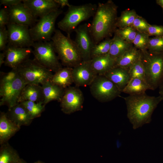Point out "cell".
Wrapping results in <instances>:
<instances>
[{
  "label": "cell",
  "mask_w": 163,
  "mask_h": 163,
  "mask_svg": "<svg viewBox=\"0 0 163 163\" xmlns=\"http://www.w3.org/2000/svg\"><path fill=\"white\" fill-rule=\"evenodd\" d=\"M147 50L152 53H163V36L149 38Z\"/></svg>",
  "instance_id": "cell-34"
},
{
  "label": "cell",
  "mask_w": 163,
  "mask_h": 163,
  "mask_svg": "<svg viewBox=\"0 0 163 163\" xmlns=\"http://www.w3.org/2000/svg\"><path fill=\"white\" fill-rule=\"evenodd\" d=\"M6 113L11 120L21 127L30 125L33 120L27 110L20 103L8 109Z\"/></svg>",
  "instance_id": "cell-20"
},
{
  "label": "cell",
  "mask_w": 163,
  "mask_h": 163,
  "mask_svg": "<svg viewBox=\"0 0 163 163\" xmlns=\"http://www.w3.org/2000/svg\"><path fill=\"white\" fill-rule=\"evenodd\" d=\"M9 22V16L8 8L5 7L0 10V27H6Z\"/></svg>",
  "instance_id": "cell-40"
},
{
  "label": "cell",
  "mask_w": 163,
  "mask_h": 163,
  "mask_svg": "<svg viewBox=\"0 0 163 163\" xmlns=\"http://www.w3.org/2000/svg\"><path fill=\"white\" fill-rule=\"evenodd\" d=\"M5 53L3 51L2 53H0V67L2 65L5 63Z\"/></svg>",
  "instance_id": "cell-43"
},
{
  "label": "cell",
  "mask_w": 163,
  "mask_h": 163,
  "mask_svg": "<svg viewBox=\"0 0 163 163\" xmlns=\"http://www.w3.org/2000/svg\"><path fill=\"white\" fill-rule=\"evenodd\" d=\"M32 47L34 59L52 72L62 68L51 40L34 42Z\"/></svg>",
  "instance_id": "cell-8"
},
{
  "label": "cell",
  "mask_w": 163,
  "mask_h": 163,
  "mask_svg": "<svg viewBox=\"0 0 163 163\" xmlns=\"http://www.w3.org/2000/svg\"><path fill=\"white\" fill-rule=\"evenodd\" d=\"M114 84L122 92L130 80L129 68L114 66L104 75Z\"/></svg>",
  "instance_id": "cell-19"
},
{
  "label": "cell",
  "mask_w": 163,
  "mask_h": 163,
  "mask_svg": "<svg viewBox=\"0 0 163 163\" xmlns=\"http://www.w3.org/2000/svg\"><path fill=\"white\" fill-rule=\"evenodd\" d=\"M22 2L37 18L42 17L60 8L54 0H23Z\"/></svg>",
  "instance_id": "cell-17"
},
{
  "label": "cell",
  "mask_w": 163,
  "mask_h": 163,
  "mask_svg": "<svg viewBox=\"0 0 163 163\" xmlns=\"http://www.w3.org/2000/svg\"><path fill=\"white\" fill-rule=\"evenodd\" d=\"M159 96L161 98V101H163V83L159 87Z\"/></svg>",
  "instance_id": "cell-44"
},
{
  "label": "cell",
  "mask_w": 163,
  "mask_h": 163,
  "mask_svg": "<svg viewBox=\"0 0 163 163\" xmlns=\"http://www.w3.org/2000/svg\"><path fill=\"white\" fill-rule=\"evenodd\" d=\"M19 73L17 69H12L8 72H0V84H2L11 82L14 80L18 75Z\"/></svg>",
  "instance_id": "cell-37"
},
{
  "label": "cell",
  "mask_w": 163,
  "mask_h": 163,
  "mask_svg": "<svg viewBox=\"0 0 163 163\" xmlns=\"http://www.w3.org/2000/svg\"><path fill=\"white\" fill-rule=\"evenodd\" d=\"M97 7L96 4L91 3L79 5H71L63 18L58 23V27L70 36L80 23L93 17Z\"/></svg>",
  "instance_id": "cell-4"
},
{
  "label": "cell",
  "mask_w": 163,
  "mask_h": 163,
  "mask_svg": "<svg viewBox=\"0 0 163 163\" xmlns=\"http://www.w3.org/2000/svg\"><path fill=\"white\" fill-rule=\"evenodd\" d=\"M3 51L5 55V65L15 69L29 59L33 50L30 47H18L7 44Z\"/></svg>",
  "instance_id": "cell-14"
},
{
  "label": "cell",
  "mask_w": 163,
  "mask_h": 163,
  "mask_svg": "<svg viewBox=\"0 0 163 163\" xmlns=\"http://www.w3.org/2000/svg\"><path fill=\"white\" fill-rule=\"evenodd\" d=\"M148 90H151L147 82L138 78H131L122 92L129 95H136L145 93Z\"/></svg>",
  "instance_id": "cell-27"
},
{
  "label": "cell",
  "mask_w": 163,
  "mask_h": 163,
  "mask_svg": "<svg viewBox=\"0 0 163 163\" xmlns=\"http://www.w3.org/2000/svg\"><path fill=\"white\" fill-rule=\"evenodd\" d=\"M42 163V162H41L40 161H38V162H36L35 163Z\"/></svg>",
  "instance_id": "cell-47"
},
{
  "label": "cell",
  "mask_w": 163,
  "mask_h": 163,
  "mask_svg": "<svg viewBox=\"0 0 163 163\" xmlns=\"http://www.w3.org/2000/svg\"><path fill=\"white\" fill-rule=\"evenodd\" d=\"M118 8L111 0L98 4L91 23L89 24L94 45L114 34L117 28Z\"/></svg>",
  "instance_id": "cell-1"
},
{
  "label": "cell",
  "mask_w": 163,
  "mask_h": 163,
  "mask_svg": "<svg viewBox=\"0 0 163 163\" xmlns=\"http://www.w3.org/2000/svg\"><path fill=\"white\" fill-rule=\"evenodd\" d=\"M138 15L134 9H127L122 11L120 16L118 17L117 28H122L131 26Z\"/></svg>",
  "instance_id": "cell-29"
},
{
  "label": "cell",
  "mask_w": 163,
  "mask_h": 163,
  "mask_svg": "<svg viewBox=\"0 0 163 163\" xmlns=\"http://www.w3.org/2000/svg\"><path fill=\"white\" fill-rule=\"evenodd\" d=\"M8 33L6 27H0V50L4 51L8 44Z\"/></svg>",
  "instance_id": "cell-38"
},
{
  "label": "cell",
  "mask_w": 163,
  "mask_h": 163,
  "mask_svg": "<svg viewBox=\"0 0 163 163\" xmlns=\"http://www.w3.org/2000/svg\"><path fill=\"white\" fill-rule=\"evenodd\" d=\"M133 46L132 43L128 42L114 35L112 38L108 54L112 58L115 59Z\"/></svg>",
  "instance_id": "cell-26"
},
{
  "label": "cell",
  "mask_w": 163,
  "mask_h": 163,
  "mask_svg": "<svg viewBox=\"0 0 163 163\" xmlns=\"http://www.w3.org/2000/svg\"><path fill=\"white\" fill-rule=\"evenodd\" d=\"M0 5L8 8L17 5L22 2L21 0H0Z\"/></svg>",
  "instance_id": "cell-41"
},
{
  "label": "cell",
  "mask_w": 163,
  "mask_h": 163,
  "mask_svg": "<svg viewBox=\"0 0 163 163\" xmlns=\"http://www.w3.org/2000/svg\"><path fill=\"white\" fill-rule=\"evenodd\" d=\"M123 98L126 106L127 117L134 129L151 122L154 111L162 101L159 96H149L145 93Z\"/></svg>",
  "instance_id": "cell-2"
},
{
  "label": "cell",
  "mask_w": 163,
  "mask_h": 163,
  "mask_svg": "<svg viewBox=\"0 0 163 163\" xmlns=\"http://www.w3.org/2000/svg\"><path fill=\"white\" fill-rule=\"evenodd\" d=\"M1 145L0 163H19L21 160L18 153L8 142Z\"/></svg>",
  "instance_id": "cell-28"
},
{
  "label": "cell",
  "mask_w": 163,
  "mask_h": 163,
  "mask_svg": "<svg viewBox=\"0 0 163 163\" xmlns=\"http://www.w3.org/2000/svg\"><path fill=\"white\" fill-rule=\"evenodd\" d=\"M89 62L91 68L97 75H104L114 66L115 59L108 54L91 59Z\"/></svg>",
  "instance_id": "cell-21"
},
{
  "label": "cell",
  "mask_w": 163,
  "mask_h": 163,
  "mask_svg": "<svg viewBox=\"0 0 163 163\" xmlns=\"http://www.w3.org/2000/svg\"><path fill=\"white\" fill-rule=\"evenodd\" d=\"M129 72L131 78H138L146 82L145 70L141 59V56L138 60L129 68Z\"/></svg>",
  "instance_id": "cell-33"
},
{
  "label": "cell",
  "mask_w": 163,
  "mask_h": 163,
  "mask_svg": "<svg viewBox=\"0 0 163 163\" xmlns=\"http://www.w3.org/2000/svg\"><path fill=\"white\" fill-rule=\"evenodd\" d=\"M8 9L10 23L27 26L30 27L38 20L22 2L8 7Z\"/></svg>",
  "instance_id": "cell-16"
},
{
  "label": "cell",
  "mask_w": 163,
  "mask_h": 163,
  "mask_svg": "<svg viewBox=\"0 0 163 163\" xmlns=\"http://www.w3.org/2000/svg\"><path fill=\"white\" fill-rule=\"evenodd\" d=\"M27 85L19 74L12 81L0 84V106L6 105L10 109L18 104L21 93Z\"/></svg>",
  "instance_id": "cell-10"
},
{
  "label": "cell",
  "mask_w": 163,
  "mask_h": 163,
  "mask_svg": "<svg viewBox=\"0 0 163 163\" xmlns=\"http://www.w3.org/2000/svg\"><path fill=\"white\" fill-rule=\"evenodd\" d=\"M156 4L161 8L163 14V0H156Z\"/></svg>",
  "instance_id": "cell-45"
},
{
  "label": "cell",
  "mask_w": 163,
  "mask_h": 163,
  "mask_svg": "<svg viewBox=\"0 0 163 163\" xmlns=\"http://www.w3.org/2000/svg\"><path fill=\"white\" fill-rule=\"evenodd\" d=\"M84 101L83 94L81 90L76 86H70L65 89L60 102L61 110L66 114L81 110Z\"/></svg>",
  "instance_id": "cell-12"
},
{
  "label": "cell",
  "mask_w": 163,
  "mask_h": 163,
  "mask_svg": "<svg viewBox=\"0 0 163 163\" xmlns=\"http://www.w3.org/2000/svg\"><path fill=\"white\" fill-rule=\"evenodd\" d=\"M62 12L61 8L52 11L39 18L36 23L30 28V34L34 42L51 41L56 30V21Z\"/></svg>",
  "instance_id": "cell-7"
},
{
  "label": "cell",
  "mask_w": 163,
  "mask_h": 163,
  "mask_svg": "<svg viewBox=\"0 0 163 163\" xmlns=\"http://www.w3.org/2000/svg\"><path fill=\"white\" fill-rule=\"evenodd\" d=\"M25 101H30L35 102H43V96L42 86L39 85L27 84L23 89L18 103Z\"/></svg>",
  "instance_id": "cell-22"
},
{
  "label": "cell",
  "mask_w": 163,
  "mask_h": 163,
  "mask_svg": "<svg viewBox=\"0 0 163 163\" xmlns=\"http://www.w3.org/2000/svg\"><path fill=\"white\" fill-rule=\"evenodd\" d=\"M73 83L77 87L90 86L97 75L91 68L89 61H82L72 68Z\"/></svg>",
  "instance_id": "cell-15"
},
{
  "label": "cell",
  "mask_w": 163,
  "mask_h": 163,
  "mask_svg": "<svg viewBox=\"0 0 163 163\" xmlns=\"http://www.w3.org/2000/svg\"><path fill=\"white\" fill-rule=\"evenodd\" d=\"M19 163H25L24 162V161L21 160L19 162Z\"/></svg>",
  "instance_id": "cell-46"
},
{
  "label": "cell",
  "mask_w": 163,
  "mask_h": 163,
  "mask_svg": "<svg viewBox=\"0 0 163 163\" xmlns=\"http://www.w3.org/2000/svg\"><path fill=\"white\" fill-rule=\"evenodd\" d=\"M19 103L27 110L33 119L40 117L45 110V106L43 102L37 103L30 101H25Z\"/></svg>",
  "instance_id": "cell-30"
},
{
  "label": "cell",
  "mask_w": 163,
  "mask_h": 163,
  "mask_svg": "<svg viewBox=\"0 0 163 163\" xmlns=\"http://www.w3.org/2000/svg\"><path fill=\"white\" fill-rule=\"evenodd\" d=\"M89 87L92 96L102 102L113 100L119 96L122 92L114 84L104 75H97Z\"/></svg>",
  "instance_id": "cell-9"
},
{
  "label": "cell",
  "mask_w": 163,
  "mask_h": 163,
  "mask_svg": "<svg viewBox=\"0 0 163 163\" xmlns=\"http://www.w3.org/2000/svg\"><path fill=\"white\" fill-rule=\"evenodd\" d=\"M138 31L131 26L122 28H117L113 35L122 39L132 43Z\"/></svg>",
  "instance_id": "cell-32"
},
{
  "label": "cell",
  "mask_w": 163,
  "mask_h": 163,
  "mask_svg": "<svg viewBox=\"0 0 163 163\" xmlns=\"http://www.w3.org/2000/svg\"><path fill=\"white\" fill-rule=\"evenodd\" d=\"M21 128V126L13 122L7 113L1 112L0 115V144L8 142Z\"/></svg>",
  "instance_id": "cell-18"
},
{
  "label": "cell",
  "mask_w": 163,
  "mask_h": 163,
  "mask_svg": "<svg viewBox=\"0 0 163 163\" xmlns=\"http://www.w3.org/2000/svg\"><path fill=\"white\" fill-rule=\"evenodd\" d=\"M17 69L27 84L42 85L50 81L53 75L51 71L34 59H28Z\"/></svg>",
  "instance_id": "cell-6"
},
{
  "label": "cell",
  "mask_w": 163,
  "mask_h": 163,
  "mask_svg": "<svg viewBox=\"0 0 163 163\" xmlns=\"http://www.w3.org/2000/svg\"><path fill=\"white\" fill-rule=\"evenodd\" d=\"M141 59L145 72L146 81L151 90L163 83V53L141 51Z\"/></svg>",
  "instance_id": "cell-5"
},
{
  "label": "cell",
  "mask_w": 163,
  "mask_h": 163,
  "mask_svg": "<svg viewBox=\"0 0 163 163\" xmlns=\"http://www.w3.org/2000/svg\"><path fill=\"white\" fill-rule=\"evenodd\" d=\"M150 25L144 18L138 15L131 27L138 32L147 34L148 29Z\"/></svg>",
  "instance_id": "cell-36"
},
{
  "label": "cell",
  "mask_w": 163,
  "mask_h": 163,
  "mask_svg": "<svg viewBox=\"0 0 163 163\" xmlns=\"http://www.w3.org/2000/svg\"><path fill=\"white\" fill-rule=\"evenodd\" d=\"M140 56L141 51L133 46L115 59L114 66L129 68L138 60Z\"/></svg>",
  "instance_id": "cell-25"
},
{
  "label": "cell",
  "mask_w": 163,
  "mask_h": 163,
  "mask_svg": "<svg viewBox=\"0 0 163 163\" xmlns=\"http://www.w3.org/2000/svg\"><path fill=\"white\" fill-rule=\"evenodd\" d=\"M75 32L74 41L82 61L90 60L91 50L94 44L90 32L89 24L85 23L78 26Z\"/></svg>",
  "instance_id": "cell-13"
},
{
  "label": "cell",
  "mask_w": 163,
  "mask_h": 163,
  "mask_svg": "<svg viewBox=\"0 0 163 163\" xmlns=\"http://www.w3.org/2000/svg\"><path fill=\"white\" fill-rule=\"evenodd\" d=\"M147 33L149 36H163V26L150 24Z\"/></svg>",
  "instance_id": "cell-39"
},
{
  "label": "cell",
  "mask_w": 163,
  "mask_h": 163,
  "mask_svg": "<svg viewBox=\"0 0 163 163\" xmlns=\"http://www.w3.org/2000/svg\"><path fill=\"white\" fill-rule=\"evenodd\" d=\"M72 68L62 67L53 75L50 81L65 89L73 83Z\"/></svg>",
  "instance_id": "cell-24"
},
{
  "label": "cell",
  "mask_w": 163,
  "mask_h": 163,
  "mask_svg": "<svg viewBox=\"0 0 163 163\" xmlns=\"http://www.w3.org/2000/svg\"><path fill=\"white\" fill-rule=\"evenodd\" d=\"M149 38V36L147 33L138 32L132 44L140 51L147 50Z\"/></svg>",
  "instance_id": "cell-35"
},
{
  "label": "cell",
  "mask_w": 163,
  "mask_h": 163,
  "mask_svg": "<svg viewBox=\"0 0 163 163\" xmlns=\"http://www.w3.org/2000/svg\"><path fill=\"white\" fill-rule=\"evenodd\" d=\"M51 41L62 65L73 68L82 61L75 41L70 36H65L60 30L56 29Z\"/></svg>",
  "instance_id": "cell-3"
},
{
  "label": "cell",
  "mask_w": 163,
  "mask_h": 163,
  "mask_svg": "<svg viewBox=\"0 0 163 163\" xmlns=\"http://www.w3.org/2000/svg\"><path fill=\"white\" fill-rule=\"evenodd\" d=\"M43 96V104L45 105L49 102L57 101L60 102L65 89L48 81L42 85Z\"/></svg>",
  "instance_id": "cell-23"
},
{
  "label": "cell",
  "mask_w": 163,
  "mask_h": 163,
  "mask_svg": "<svg viewBox=\"0 0 163 163\" xmlns=\"http://www.w3.org/2000/svg\"><path fill=\"white\" fill-rule=\"evenodd\" d=\"M111 41L112 38H107L94 45L91 50V59L108 54Z\"/></svg>",
  "instance_id": "cell-31"
},
{
  "label": "cell",
  "mask_w": 163,
  "mask_h": 163,
  "mask_svg": "<svg viewBox=\"0 0 163 163\" xmlns=\"http://www.w3.org/2000/svg\"><path fill=\"white\" fill-rule=\"evenodd\" d=\"M54 1L61 8L66 6L69 7L71 5L70 4L68 0H54Z\"/></svg>",
  "instance_id": "cell-42"
},
{
  "label": "cell",
  "mask_w": 163,
  "mask_h": 163,
  "mask_svg": "<svg viewBox=\"0 0 163 163\" xmlns=\"http://www.w3.org/2000/svg\"><path fill=\"white\" fill-rule=\"evenodd\" d=\"M7 26L8 45L21 47H32L34 42L31 36L29 27L10 23Z\"/></svg>",
  "instance_id": "cell-11"
}]
</instances>
